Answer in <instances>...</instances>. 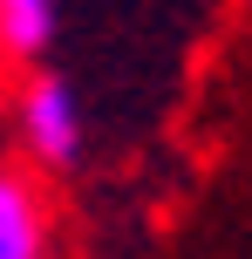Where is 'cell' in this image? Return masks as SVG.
Instances as JSON below:
<instances>
[{
	"mask_svg": "<svg viewBox=\"0 0 252 259\" xmlns=\"http://www.w3.org/2000/svg\"><path fill=\"white\" fill-rule=\"evenodd\" d=\"M21 130H27V150L41 164H75L82 157V109H75V89L55 75H41L34 89L21 96Z\"/></svg>",
	"mask_w": 252,
	"mask_h": 259,
	"instance_id": "6da1fadb",
	"label": "cell"
},
{
	"mask_svg": "<svg viewBox=\"0 0 252 259\" xmlns=\"http://www.w3.org/2000/svg\"><path fill=\"white\" fill-rule=\"evenodd\" d=\"M0 259H41V198L0 170Z\"/></svg>",
	"mask_w": 252,
	"mask_h": 259,
	"instance_id": "7a4b0ae2",
	"label": "cell"
},
{
	"mask_svg": "<svg viewBox=\"0 0 252 259\" xmlns=\"http://www.w3.org/2000/svg\"><path fill=\"white\" fill-rule=\"evenodd\" d=\"M55 41V0H0V48L41 55Z\"/></svg>",
	"mask_w": 252,
	"mask_h": 259,
	"instance_id": "3957f363",
	"label": "cell"
}]
</instances>
